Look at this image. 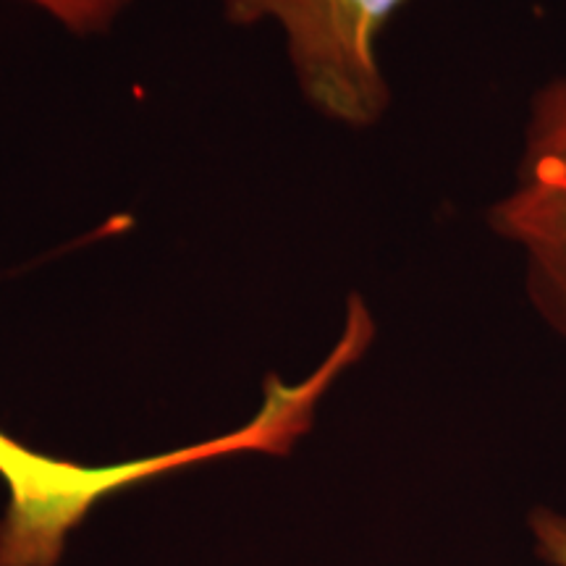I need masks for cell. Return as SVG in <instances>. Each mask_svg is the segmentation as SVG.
I'll use <instances>...</instances> for the list:
<instances>
[{"label":"cell","instance_id":"obj_1","mask_svg":"<svg viewBox=\"0 0 566 566\" xmlns=\"http://www.w3.org/2000/svg\"><path fill=\"white\" fill-rule=\"evenodd\" d=\"M275 433L268 417H252L244 428L168 454L87 467L48 457L0 430V480L9 488V509L0 520V566H53L66 535L97 501L163 472L239 454L273 451Z\"/></svg>","mask_w":566,"mask_h":566},{"label":"cell","instance_id":"obj_3","mask_svg":"<svg viewBox=\"0 0 566 566\" xmlns=\"http://www.w3.org/2000/svg\"><path fill=\"white\" fill-rule=\"evenodd\" d=\"M488 229L516 252L530 307L566 344V74L530 95L512 181L488 208Z\"/></svg>","mask_w":566,"mask_h":566},{"label":"cell","instance_id":"obj_4","mask_svg":"<svg viewBox=\"0 0 566 566\" xmlns=\"http://www.w3.org/2000/svg\"><path fill=\"white\" fill-rule=\"evenodd\" d=\"M48 13L71 34H103L129 9L132 0H21Z\"/></svg>","mask_w":566,"mask_h":566},{"label":"cell","instance_id":"obj_2","mask_svg":"<svg viewBox=\"0 0 566 566\" xmlns=\"http://www.w3.org/2000/svg\"><path fill=\"white\" fill-rule=\"evenodd\" d=\"M407 0H223L231 24L275 21L296 82L313 108L349 129H370L391 105L380 38Z\"/></svg>","mask_w":566,"mask_h":566},{"label":"cell","instance_id":"obj_5","mask_svg":"<svg viewBox=\"0 0 566 566\" xmlns=\"http://www.w3.org/2000/svg\"><path fill=\"white\" fill-rule=\"evenodd\" d=\"M535 554L548 566H566V512L537 506L527 520Z\"/></svg>","mask_w":566,"mask_h":566}]
</instances>
